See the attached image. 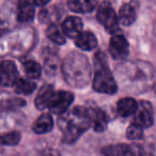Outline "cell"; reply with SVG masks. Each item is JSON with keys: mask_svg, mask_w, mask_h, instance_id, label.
I'll return each instance as SVG.
<instances>
[{"mask_svg": "<svg viewBox=\"0 0 156 156\" xmlns=\"http://www.w3.org/2000/svg\"><path fill=\"white\" fill-rule=\"evenodd\" d=\"M138 109V103L133 98H124L118 102L117 111L121 117L134 115Z\"/></svg>", "mask_w": 156, "mask_h": 156, "instance_id": "cell-15", "label": "cell"}, {"mask_svg": "<svg viewBox=\"0 0 156 156\" xmlns=\"http://www.w3.org/2000/svg\"><path fill=\"white\" fill-rule=\"evenodd\" d=\"M102 153L105 156H145L142 145L137 143H118L103 147Z\"/></svg>", "mask_w": 156, "mask_h": 156, "instance_id": "cell-5", "label": "cell"}, {"mask_svg": "<svg viewBox=\"0 0 156 156\" xmlns=\"http://www.w3.org/2000/svg\"><path fill=\"white\" fill-rule=\"evenodd\" d=\"M50 0H33L32 2L34 5H37V7H44V5H46L48 2H49Z\"/></svg>", "mask_w": 156, "mask_h": 156, "instance_id": "cell-25", "label": "cell"}, {"mask_svg": "<svg viewBox=\"0 0 156 156\" xmlns=\"http://www.w3.org/2000/svg\"><path fill=\"white\" fill-rule=\"evenodd\" d=\"M75 44L79 49L89 51V50H93L98 46V40L92 32L83 31L75 39Z\"/></svg>", "mask_w": 156, "mask_h": 156, "instance_id": "cell-12", "label": "cell"}, {"mask_svg": "<svg viewBox=\"0 0 156 156\" xmlns=\"http://www.w3.org/2000/svg\"><path fill=\"white\" fill-rule=\"evenodd\" d=\"M91 112V126L98 133L104 132L108 125V118L101 109H90Z\"/></svg>", "mask_w": 156, "mask_h": 156, "instance_id": "cell-13", "label": "cell"}, {"mask_svg": "<svg viewBox=\"0 0 156 156\" xmlns=\"http://www.w3.org/2000/svg\"><path fill=\"white\" fill-rule=\"evenodd\" d=\"M61 29L65 37L69 39H76L83 32V22L77 16H69L63 20Z\"/></svg>", "mask_w": 156, "mask_h": 156, "instance_id": "cell-10", "label": "cell"}, {"mask_svg": "<svg viewBox=\"0 0 156 156\" xmlns=\"http://www.w3.org/2000/svg\"><path fill=\"white\" fill-rule=\"evenodd\" d=\"M109 52L115 60L123 61L129 54V45L127 40L122 34H113L109 42Z\"/></svg>", "mask_w": 156, "mask_h": 156, "instance_id": "cell-8", "label": "cell"}, {"mask_svg": "<svg viewBox=\"0 0 156 156\" xmlns=\"http://www.w3.org/2000/svg\"><path fill=\"white\" fill-rule=\"evenodd\" d=\"M62 73L69 86L81 88L88 85L92 71L87 57L80 52H71L65 57L62 64Z\"/></svg>", "mask_w": 156, "mask_h": 156, "instance_id": "cell-2", "label": "cell"}, {"mask_svg": "<svg viewBox=\"0 0 156 156\" xmlns=\"http://www.w3.org/2000/svg\"><path fill=\"white\" fill-rule=\"evenodd\" d=\"M67 7L76 13H90L96 7V0H69Z\"/></svg>", "mask_w": 156, "mask_h": 156, "instance_id": "cell-14", "label": "cell"}, {"mask_svg": "<svg viewBox=\"0 0 156 156\" xmlns=\"http://www.w3.org/2000/svg\"><path fill=\"white\" fill-rule=\"evenodd\" d=\"M52 127H54V120L50 113H43L33 123L32 130L35 134H46L49 133Z\"/></svg>", "mask_w": 156, "mask_h": 156, "instance_id": "cell-17", "label": "cell"}, {"mask_svg": "<svg viewBox=\"0 0 156 156\" xmlns=\"http://www.w3.org/2000/svg\"><path fill=\"white\" fill-rule=\"evenodd\" d=\"M126 137L129 140H140L143 137V128L132 123L126 129Z\"/></svg>", "mask_w": 156, "mask_h": 156, "instance_id": "cell-23", "label": "cell"}, {"mask_svg": "<svg viewBox=\"0 0 156 156\" xmlns=\"http://www.w3.org/2000/svg\"><path fill=\"white\" fill-rule=\"evenodd\" d=\"M95 72L93 77V89L96 92L104 94H115L118 90L113 75L108 69L106 58L102 51L95 55Z\"/></svg>", "mask_w": 156, "mask_h": 156, "instance_id": "cell-3", "label": "cell"}, {"mask_svg": "<svg viewBox=\"0 0 156 156\" xmlns=\"http://www.w3.org/2000/svg\"><path fill=\"white\" fill-rule=\"evenodd\" d=\"M119 22L123 26H130L134 24L137 18V12L132 3H125L120 8L119 11Z\"/></svg>", "mask_w": 156, "mask_h": 156, "instance_id": "cell-16", "label": "cell"}, {"mask_svg": "<svg viewBox=\"0 0 156 156\" xmlns=\"http://www.w3.org/2000/svg\"><path fill=\"white\" fill-rule=\"evenodd\" d=\"M43 156H60V153H59V152H57L56 150L48 149L43 153Z\"/></svg>", "mask_w": 156, "mask_h": 156, "instance_id": "cell-24", "label": "cell"}, {"mask_svg": "<svg viewBox=\"0 0 156 156\" xmlns=\"http://www.w3.org/2000/svg\"><path fill=\"white\" fill-rule=\"evenodd\" d=\"M46 35L47 37L54 43L58 44V45H63L65 43V35L63 33L62 29L59 28L57 25L52 24L46 30Z\"/></svg>", "mask_w": 156, "mask_h": 156, "instance_id": "cell-21", "label": "cell"}, {"mask_svg": "<svg viewBox=\"0 0 156 156\" xmlns=\"http://www.w3.org/2000/svg\"><path fill=\"white\" fill-rule=\"evenodd\" d=\"M91 126L90 109L77 106L61 115L59 127L62 132V141L64 143H74L88 128Z\"/></svg>", "mask_w": 156, "mask_h": 156, "instance_id": "cell-1", "label": "cell"}, {"mask_svg": "<svg viewBox=\"0 0 156 156\" xmlns=\"http://www.w3.org/2000/svg\"><path fill=\"white\" fill-rule=\"evenodd\" d=\"M23 67L29 79H37L41 76L42 67L34 60H27L23 62Z\"/></svg>", "mask_w": 156, "mask_h": 156, "instance_id": "cell-20", "label": "cell"}, {"mask_svg": "<svg viewBox=\"0 0 156 156\" xmlns=\"http://www.w3.org/2000/svg\"><path fill=\"white\" fill-rule=\"evenodd\" d=\"M20 141L18 132H11L0 135V145H16Z\"/></svg>", "mask_w": 156, "mask_h": 156, "instance_id": "cell-22", "label": "cell"}, {"mask_svg": "<svg viewBox=\"0 0 156 156\" xmlns=\"http://www.w3.org/2000/svg\"><path fill=\"white\" fill-rule=\"evenodd\" d=\"M34 17V5L30 0H18L17 20L20 23H29Z\"/></svg>", "mask_w": 156, "mask_h": 156, "instance_id": "cell-11", "label": "cell"}, {"mask_svg": "<svg viewBox=\"0 0 156 156\" xmlns=\"http://www.w3.org/2000/svg\"><path fill=\"white\" fill-rule=\"evenodd\" d=\"M73 93L67 91H55L48 103L47 109H49L52 113L62 115L67 110L69 105L73 103Z\"/></svg>", "mask_w": 156, "mask_h": 156, "instance_id": "cell-6", "label": "cell"}, {"mask_svg": "<svg viewBox=\"0 0 156 156\" xmlns=\"http://www.w3.org/2000/svg\"><path fill=\"white\" fill-rule=\"evenodd\" d=\"M54 92H55L54 88L49 85H46L41 88L37 98H35V106H37V108L39 110H45V109H47L48 103H49V100Z\"/></svg>", "mask_w": 156, "mask_h": 156, "instance_id": "cell-18", "label": "cell"}, {"mask_svg": "<svg viewBox=\"0 0 156 156\" xmlns=\"http://www.w3.org/2000/svg\"><path fill=\"white\" fill-rule=\"evenodd\" d=\"M96 17L100 24L104 26L107 32L115 34L119 30V17H118L117 13H115V9L112 8L110 2L108 1H104L102 5L98 7V13H96Z\"/></svg>", "mask_w": 156, "mask_h": 156, "instance_id": "cell-4", "label": "cell"}, {"mask_svg": "<svg viewBox=\"0 0 156 156\" xmlns=\"http://www.w3.org/2000/svg\"><path fill=\"white\" fill-rule=\"evenodd\" d=\"M133 123L142 128L150 127L154 124L153 106L147 101H141L138 104V109L134 115Z\"/></svg>", "mask_w": 156, "mask_h": 156, "instance_id": "cell-7", "label": "cell"}, {"mask_svg": "<svg viewBox=\"0 0 156 156\" xmlns=\"http://www.w3.org/2000/svg\"><path fill=\"white\" fill-rule=\"evenodd\" d=\"M35 83L31 81L30 79L26 78H17V80L14 83L13 88L17 94L22 95H29L35 90Z\"/></svg>", "mask_w": 156, "mask_h": 156, "instance_id": "cell-19", "label": "cell"}, {"mask_svg": "<svg viewBox=\"0 0 156 156\" xmlns=\"http://www.w3.org/2000/svg\"><path fill=\"white\" fill-rule=\"evenodd\" d=\"M18 78V71L12 61H2L0 63V86L13 87Z\"/></svg>", "mask_w": 156, "mask_h": 156, "instance_id": "cell-9", "label": "cell"}]
</instances>
